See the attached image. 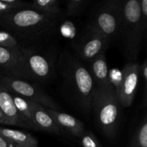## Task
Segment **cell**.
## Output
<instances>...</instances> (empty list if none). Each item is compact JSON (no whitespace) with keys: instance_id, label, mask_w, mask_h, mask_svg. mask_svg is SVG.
I'll use <instances>...</instances> for the list:
<instances>
[{"instance_id":"6da1fadb","label":"cell","mask_w":147,"mask_h":147,"mask_svg":"<svg viewBox=\"0 0 147 147\" xmlns=\"http://www.w3.org/2000/svg\"><path fill=\"white\" fill-rule=\"evenodd\" d=\"M57 22L58 16L43 14L30 7L0 15V26L12 34L22 46L51 32Z\"/></svg>"},{"instance_id":"7a4b0ae2","label":"cell","mask_w":147,"mask_h":147,"mask_svg":"<svg viewBox=\"0 0 147 147\" xmlns=\"http://www.w3.org/2000/svg\"><path fill=\"white\" fill-rule=\"evenodd\" d=\"M59 66L67 91L82 111L89 114L96 86L88 68L78 57L67 52L60 56Z\"/></svg>"},{"instance_id":"3957f363","label":"cell","mask_w":147,"mask_h":147,"mask_svg":"<svg viewBox=\"0 0 147 147\" xmlns=\"http://www.w3.org/2000/svg\"><path fill=\"white\" fill-rule=\"evenodd\" d=\"M121 24L119 39L131 61H136L142 47L147 23L141 20L139 0H120Z\"/></svg>"},{"instance_id":"277c9868","label":"cell","mask_w":147,"mask_h":147,"mask_svg":"<svg viewBox=\"0 0 147 147\" xmlns=\"http://www.w3.org/2000/svg\"><path fill=\"white\" fill-rule=\"evenodd\" d=\"M119 104L118 97L110 85L96 86L92 98L96 123L107 137L116 136L119 123Z\"/></svg>"},{"instance_id":"5b68a950","label":"cell","mask_w":147,"mask_h":147,"mask_svg":"<svg viewBox=\"0 0 147 147\" xmlns=\"http://www.w3.org/2000/svg\"><path fill=\"white\" fill-rule=\"evenodd\" d=\"M53 74V64L49 57L30 47H22L17 79L43 83Z\"/></svg>"},{"instance_id":"8992f818","label":"cell","mask_w":147,"mask_h":147,"mask_svg":"<svg viewBox=\"0 0 147 147\" xmlns=\"http://www.w3.org/2000/svg\"><path fill=\"white\" fill-rule=\"evenodd\" d=\"M121 24L120 0H107L97 6L90 17L88 27L111 42L119 39Z\"/></svg>"},{"instance_id":"52a82bcc","label":"cell","mask_w":147,"mask_h":147,"mask_svg":"<svg viewBox=\"0 0 147 147\" xmlns=\"http://www.w3.org/2000/svg\"><path fill=\"white\" fill-rule=\"evenodd\" d=\"M0 83L11 93L36 102L46 109L58 111V106L37 83L0 75Z\"/></svg>"},{"instance_id":"ba28073f","label":"cell","mask_w":147,"mask_h":147,"mask_svg":"<svg viewBox=\"0 0 147 147\" xmlns=\"http://www.w3.org/2000/svg\"><path fill=\"white\" fill-rule=\"evenodd\" d=\"M110 43L106 37L88 26L87 32L76 46V53L80 60L89 62L105 53Z\"/></svg>"},{"instance_id":"9c48e42d","label":"cell","mask_w":147,"mask_h":147,"mask_svg":"<svg viewBox=\"0 0 147 147\" xmlns=\"http://www.w3.org/2000/svg\"><path fill=\"white\" fill-rule=\"evenodd\" d=\"M140 63L130 61L126 63L122 70L123 80L119 94V104L122 107H130L134 100L139 80Z\"/></svg>"},{"instance_id":"30bf717a","label":"cell","mask_w":147,"mask_h":147,"mask_svg":"<svg viewBox=\"0 0 147 147\" xmlns=\"http://www.w3.org/2000/svg\"><path fill=\"white\" fill-rule=\"evenodd\" d=\"M30 106L33 122L37 131H45L55 134H61V130L46 108L32 100H30Z\"/></svg>"},{"instance_id":"8fae6325","label":"cell","mask_w":147,"mask_h":147,"mask_svg":"<svg viewBox=\"0 0 147 147\" xmlns=\"http://www.w3.org/2000/svg\"><path fill=\"white\" fill-rule=\"evenodd\" d=\"M49 114L52 116L60 129L65 130L70 134L80 139L84 131L85 126L81 121L67 113L53 109H46Z\"/></svg>"},{"instance_id":"7c38bea8","label":"cell","mask_w":147,"mask_h":147,"mask_svg":"<svg viewBox=\"0 0 147 147\" xmlns=\"http://www.w3.org/2000/svg\"><path fill=\"white\" fill-rule=\"evenodd\" d=\"M21 49L0 47V75L17 78Z\"/></svg>"},{"instance_id":"4fadbf2b","label":"cell","mask_w":147,"mask_h":147,"mask_svg":"<svg viewBox=\"0 0 147 147\" xmlns=\"http://www.w3.org/2000/svg\"><path fill=\"white\" fill-rule=\"evenodd\" d=\"M88 70L96 86L110 85L109 83V67L105 53L100 54L88 62Z\"/></svg>"},{"instance_id":"5bb4252c","label":"cell","mask_w":147,"mask_h":147,"mask_svg":"<svg viewBox=\"0 0 147 147\" xmlns=\"http://www.w3.org/2000/svg\"><path fill=\"white\" fill-rule=\"evenodd\" d=\"M0 135L16 146L38 147V142L30 133L0 126Z\"/></svg>"},{"instance_id":"9a60e30c","label":"cell","mask_w":147,"mask_h":147,"mask_svg":"<svg viewBox=\"0 0 147 147\" xmlns=\"http://www.w3.org/2000/svg\"><path fill=\"white\" fill-rule=\"evenodd\" d=\"M0 110L9 122L11 126L22 127L11 93L0 83Z\"/></svg>"},{"instance_id":"2e32d148","label":"cell","mask_w":147,"mask_h":147,"mask_svg":"<svg viewBox=\"0 0 147 147\" xmlns=\"http://www.w3.org/2000/svg\"><path fill=\"white\" fill-rule=\"evenodd\" d=\"M11 94L22 127L37 131L34 126L31 114L30 100L14 93H11Z\"/></svg>"},{"instance_id":"e0dca14e","label":"cell","mask_w":147,"mask_h":147,"mask_svg":"<svg viewBox=\"0 0 147 147\" xmlns=\"http://www.w3.org/2000/svg\"><path fill=\"white\" fill-rule=\"evenodd\" d=\"M30 8L49 15L58 16L60 12L57 0H34L30 4Z\"/></svg>"},{"instance_id":"ac0fdd59","label":"cell","mask_w":147,"mask_h":147,"mask_svg":"<svg viewBox=\"0 0 147 147\" xmlns=\"http://www.w3.org/2000/svg\"><path fill=\"white\" fill-rule=\"evenodd\" d=\"M129 147H147V119L146 115L134 134Z\"/></svg>"},{"instance_id":"d6986e66","label":"cell","mask_w":147,"mask_h":147,"mask_svg":"<svg viewBox=\"0 0 147 147\" xmlns=\"http://www.w3.org/2000/svg\"><path fill=\"white\" fill-rule=\"evenodd\" d=\"M90 1L88 0H70L66 3V14L68 17H78L83 12Z\"/></svg>"},{"instance_id":"ffe728a7","label":"cell","mask_w":147,"mask_h":147,"mask_svg":"<svg viewBox=\"0 0 147 147\" xmlns=\"http://www.w3.org/2000/svg\"><path fill=\"white\" fill-rule=\"evenodd\" d=\"M30 7V4L20 0H0V15L14 10Z\"/></svg>"},{"instance_id":"44dd1931","label":"cell","mask_w":147,"mask_h":147,"mask_svg":"<svg viewBox=\"0 0 147 147\" xmlns=\"http://www.w3.org/2000/svg\"><path fill=\"white\" fill-rule=\"evenodd\" d=\"M0 47L19 49L22 47V46L12 34L4 30H0Z\"/></svg>"},{"instance_id":"7402d4cb","label":"cell","mask_w":147,"mask_h":147,"mask_svg":"<svg viewBox=\"0 0 147 147\" xmlns=\"http://www.w3.org/2000/svg\"><path fill=\"white\" fill-rule=\"evenodd\" d=\"M123 80L122 70L118 68H111L109 70V83L115 90L116 96L119 94Z\"/></svg>"},{"instance_id":"603a6c76","label":"cell","mask_w":147,"mask_h":147,"mask_svg":"<svg viewBox=\"0 0 147 147\" xmlns=\"http://www.w3.org/2000/svg\"><path fill=\"white\" fill-rule=\"evenodd\" d=\"M80 139L82 147H103L91 131H85Z\"/></svg>"},{"instance_id":"cb8c5ba5","label":"cell","mask_w":147,"mask_h":147,"mask_svg":"<svg viewBox=\"0 0 147 147\" xmlns=\"http://www.w3.org/2000/svg\"><path fill=\"white\" fill-rule=\"evenodd\" d=\"M139 74L142 76V80L145 83V85L146 86V81H147V61L146 59H145L143 63L140 64V71H139Z\"/></svg>"},{"instance_id":"d4e9b609","label":"cell","mask_w":147,"mask_h":147,"mask_svg":"<svg viewBox=\"0 0 147 147\" xmlns=\"http://www.w3.org/2000/svg\"><path fill=\"white\" fill-rule=\"evenodd\" d=\"M0 147H16L0 135Z\"/></svg>"},{"instance_id":"484cf974","label":"cell","mask_w":147,"mask_h":147,"mask_svg":"<svg viewBox=\"0 0 147 147\" xmlns=\"http://www.w3.org/2000/svg\"><path fill=\"white\" fill-rule=\"evenodd\" d=\"M0 124L4 125V126H10L9 122L8 121V120L7 119V118L5 117V116L4 115V113L1 112V111L0 110Z\"/></svg>"},{"instance_id":"4316f807","label":"cell","mask_w":147,"mask_h":147,"mask_svg":"<svg viewBox=\"0 0 147 147\" xmlns=\"http://www.w3.org/2000/svg\"><path fill=\"white\" fill-rule=\"evenodd\" d=\"M16 147H24V146H16Z\"/></svg>"}]
</instances>
